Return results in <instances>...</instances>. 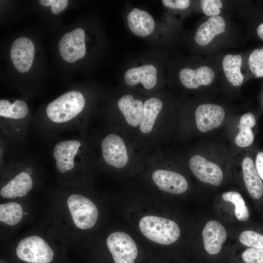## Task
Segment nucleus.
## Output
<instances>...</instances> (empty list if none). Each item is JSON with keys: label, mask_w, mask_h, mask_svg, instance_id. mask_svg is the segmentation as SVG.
Here are the masks:
<instances>
[{"label": "nucleus", "mask_w": 263, "mask_h": 263, "mask_svg": "<svg viewBox=\"0 0 263 263\" xmlns=\"http://www.w3.org/2000/svg\"><path fill=\"white\" fill-rule=\"evenodd\" d=\"M142 234L150 241L162 245H169L179 237L180 230L173 221L154 215L142 217L139 222Z\"/></svg>", "instance_id": "1"}, {"label": "nucleus", "mask_w": 263, "mask_h": 263, "mask_svg": "<svg viewBox=\"0 0 263 263\" xmlns=\"http://www.w3.org/2000/svg\"><path fill=\"white\" fill-rule=\"evenodd\" d=\"M82 94L77 91L67 92L50 103L46 109L47 117L52 122L63 123L78 115L85 106Z\"/></svg>", "instance_id": "2"}, {"label": "nucleus", "mask_w": 263, "mask_h": 263, "mask_svg": "<svg viewBox=\"0 0 263 263\" xmlns=\"http://www.w3.org/2000/svg\"><path fill=\"white\" fill-rule=\"evenodd\" d=\"M67 205L75 225L81 229L92 228L96 224L98 211L94 203L79 194H73L67 199Z\"/></svg>", "instance_id": "3"}, {"label": "nucleus", "mask_w": 263, "mask_h": 263, "mask_svg": "<svg viewBox=\"0 0 263 263\" xmlns=\"http://www.w3.org/2000/svg\"><path fill=\"white\" fill-rule=\"evenodd\" d=\"M17 257L29 263H50L54 258V252L41 237L32 236L22 239L16 248Z\"/></svg>", "instance_id": "4"}, {"label": "nucleus", "mask_w": 263, "mask_h": 263, "mask_svg": "<svg viewBox=\"0 0 263 263\" xmlns=\"http://www.w3.org/2000/svg\"><path fill=\"white\" fill-rule=\"evenodd\" d=\"M106 242L114 263H134L138 248L129 234L122 231L113 232L108 236Z\"/></svg>", "instance_id": "5"}, {"label": "nucleus", "mask_w": 263, "mask_h": 263, "mask_svg": "<svg viewBox=\"0 0 263 263\" xmlns=\"http://www.w3.org/2000/svg\"><path fill=\"white\" fill-rule=\"evenodd\" d=\"M101 151L104 161L109 165L117 169L127 166L129 154L124 139L116 133L107 134L102 139Z\"/></svg>", "instance_id": "6"}, {"label": "nucleus", "mask_w": 263, "mask_h": 263, "mask_svg": "<svg viewBox=\"0 0 263 263\" xmlns=\"http://www.w3.org/2000/svg\"><path fill=\"white\" fill-rule=\"evenodd\" d=\"M58 49L62 58L69 63L83 58L86 53L84 30L77 28L64 34L59 42Z\"/></svg>", "instance_id": "7"}, {"label": "nucleus", "mask_w": 263, "mask_h": 263, "mask_svg": "<svg viewBox=\"0 0 263 263\" xmlns=\"http://www.w3.org/2000/svg\"><path fill=\"white\" fill-rule=\"evenodd\" d=\"M189 168L200 181L218 186L223 179V173L218 165L200 155H194L189 159Z\"/></svg>", "instance_id": "8"}, {"label": "nucleus", "mask_w": 263, "mask_h": 263, "mask_svg": "<svg viewBox=\"0 0 263 263\" xmlns=\"http://www.w3.org/2000/svg\"><path fill=\"white\" fill-rule=\"evenodd\" d=\"M225 116V112L221 106L211 103L201 104L195 113L196 125L200 132H207L219 127Z\"/></svg>", "instance_id": "9"}, {"label": "nucleus", "mask_w": 263, "mask_h": 263, "mask_svg": "<svg viewBox=\"0 0 263 263\" xmlns=\"http://www.w3.org/2000/svg\"><path fill=\"white\" fill-rule=\"evenodd\" d=\"M35 54L33 42L26 37H20L13 43L10 57L15 68L20 72H28L32 66Z\"/></svg>", "instance_id": "10"}, {"label": "nucleus", "mask_w": 263, "mask_h": 263, "mask_svg": "<svg viewBox=\"0 0 263 263\" xmlns=\"http://www.w3.org/2000/svg\"><path fill=\"white\" fill-rule=\"evenodd\" d=\"M151 179L160 190L172 194L183 193L188 187L187 180L182 175L171 170H155L151 174Z\"/></svg>", "instance_id": "11"}, {"label": "nucleus", "mask_w": 263, "mask_h": 263, "mask_svg": "<svg viewBox=\"0 0 263 263\" xmlns=\"http://www.w3.org/2000/svg\"><path fill=\"white\" fill-rule=\"evenodd\" d=\"M80 142L77 140H66L57 143L53 150L57 170L64 173L75 166V158L77 153Z\"/></svg>", "instance_id": "12"}, {"label": "nucleus", "mask_w": 263, "mask_h": 263, "mask_svg": "<svg viewBox=\"0 0 263 263\" xmlns=\"http://www.w3.org/2000/svg\"><path fill=\"white\" fill-rule=\"evenodd\" d=\"M124 78L126 83L130 86L141 83L145 89L150 90L157 84V70L153 65H143L127 70Z\"/></svg>", "instance_id": "13"}, {"label": "nucleus", "mask_w": 263, "mask_h": 263, "mask_svg": "<svg viewBox=\"0 0 263 263\" xmlns=\"http://www.w3.org/2000/svg\"><path fill=\"white\" fill-rule=\"evenodd\" d=\"M202 236L205 249L211 255L220 252L227 237L225 229L216 221L207 223L203 228Z\"/></svg>", "instance_id": "14"}, {"label": "nucleus", "mask_w": 263, "mask_h": 263, "mask_svg": "<svg viewBox=\"0 0 263 263\" xmlns=\"http://www.w3.org/2000/svg\"><path fill=\"white\" fill-rule=\"evenodd\" d=\"M180 80L188 89H197L201 86L211 84L214 78V73L211 68L203 66L197 69H182L179 72Z\"/></svg>", "instance_id": "15"}, {"label": "nucleus", "mask_w": 263, "mask_h": 263, "mask_svg": "<svg viewBox=\"0 0 263 263\" xmlns=\"http://www.w3.org/2000/svg\"><path fill=\"white\" fill-rule=\"evenodd\" d=\"M128 25L135 35L145 37L152 33L154 21L147 12L137 8L133 9L127 15Z\"/></svg>", "instance_id": "16"}, {"label": "nucleus", "mask_w": 263, "mask_h": 263, "mask_svg": "<svg viewBox=\"0 0 263 263\" xmlns=\"http://www.w3.org/2000/svg\"><path fill=\"white\" fill-rule=\"evenodd\" d=\"M117 106L130 126L133 128L139 126L143 108V103L141 100L134 98L131 94H126L119 99Z\"/></svg>", "instance_id": "17"}, {"label": "nucleus", "mask_w": 263, "mask_h": 263, "mask_svg": "<svg viewBox=\"0 0 263 263\" xmlns=\"http://www.w3.org/2000/svg\"><path fill=\"white\" fill-rule=\"evenodd\" d=\"M225 23L220 16L211 17L198 28L195 36V41L198 45L205 46L209 43L214 37L225 33Z\"/></svg>", "instance_id": "18"}, {"label": "nucleus", "mask_w": 263, "mask_h": 263, "mask_svg": "<svg viewBox=\"0 0 263 263\" xmlns=\"http://www.w3.org/2000/svg\"><path fill=\"white\" fill-rule=\"evenodd\" d=\"M242 166L244 182L249 194L255 199L260 198L263 194V183L253 160L248 156L244 157Z\"/></svg>", "instance_id": "19"}, {"label": "nucleus", "mask_w": 263, "mask_h": 263, "mask_svg": "<svg viewBox=\"0 0 263 263\" xmlns=\"http://www.w3.org/2000/svg\"><path fill=\"white\" fill-rule=\"evenodd\" d=\"M162 100L157 97H151L143 103V113L138 129L143 134L152 131L155 123L163 108Z\"/></svg>", "instance_id": "20"}, {"label": "nucleus", "mask_w": 263, "mask_h": 263, "mask_svg": "<svg viewBox=\"0 0 263 263\" xmlns=\"http://www.w3.org/2000/svg\"><path fill=\"white\" fill-rule=\"evenodd\" d=\"M33 187L30 175L25 171L20 172L4 186L0 195L6 198H15L25 196Z\"/></svg>", "instance_id": "21"}, {"label": "nucleus", "mask_w": 263, "mask_h": 263, "mask_svg": "<svg viewBox=\"0 0 263 263\" xmlns=\"http://www.w3.org/2000/svg\"><path fill=\"white\" fill-rule=\"evenodd\" d=\"M242 57L240 55H227L223 58V68L227 80L233 86H239L244 81L241 71Z\"/></svg>", "instance_id": "22"}, {"label": "nucleus", "mask_w": 263, "mask_h": 263, "mask_svg": "<svg viewBox=\"0 0 263 263\" xmlns=\"http://www.w3.org/2000/svg\"><path fill=\"white\" fill-rule=\"evenodd\" d=\"M255 124L256 119L252 113H246L242 116L238 126L239 132L235 138V143L238 146L244 148L253 143L254 134L252 129Z\"/></svg>", "instance_id": "23"}, {"label": "nucleus", "mask_w": 263, "mask_h": 263, "mask_svg": "<svg viewBox=\"0 0 263 263\" xmlns=\"http://www.w3.org/2000/svg\"><path fill=\"white\" fill-rule=\"evenodd\" d=\"M28 113L27 104L21 100H16L11 103L6 99L0 100V116L13 119L25 117Z\"/></svg>", "instance_id": "24"}, {"label": "nucleus", "mask_w": 263, "mask_h": 263, "mask_svg": "<svg viewBox=\"0 0 263 263\" xmlns=\"http://www.w3.org/2000/svg\"><path fill=\"white\" fill-rule=\"evenodd\" d=\"M23 210L20 204L11 202L0 205V221L9 225L18 224L22 219Z\"/></svg>", "instance_id": "25"}, {"label": "nucleus", "mask_w": 263, "mask_h": 263, "mask_svg": "<svg viewBox=\"0 0 263 263\" xmlns=\"http://www.w3.org/2000/svg\"><path fill=\"white\" fill-rule=\"evenodd\" d=\"M222 197L224 201L234 205L235 214L239 221H245L248 219L249 210L240 193L235 191L225 192L222 194Z\"/></svg>", "instance_id": "26"}, {"label": "nucleus", "mask_w": 263, "mask_h": 263, "mask_svg": "<svg viewBox=\"0 0 263 263\" xmlns=\"http://www.w3.org/2000/svg\"><path fill=\"white\" fill-rule=\"evenodd\" d=\"M248 64L256 77L263 76V47L255 49L250 55Z\"/></svg>", "instance_id": "27"}, {"label": "nucleus", "mask_w": 263, "mask_h": 263, "mask_svg": "<svg viewBox=\"0 0 263 263\" xmlns=\"http://www.w3.org/2000/svg\"><path fill=\"white\" fill-rule=\"evenodd\" d=\"M240 242L250 248L263 249V235L252 230H245L241 233Z\"/></svg>", "instance_id": "28"}, {"label": "nucleus", "mask_w": 263, "mask_h": 263, "mask_svg": "<svg viewBox=\"0 0 263 263\" xmlns=\"http://www.w3.org/2000/svg\"><path fill=\"white\" fill-rule=\"evenodd\" d=\"M200 4L204 14L211 17L218 16L223 5L220 0H202L200 1Z\"/></svg>", "instance_id": "29"}, {"label": "nucleus", "mask_w": 263, "mask_h": 263, "mask_svg": "<svg viewBox=\"0 0 263 263\" xmlns=\"http://www.w3.org/2000/svg\"><path fill=\"white\" fill-rule=\"evenodd\" d=\"M242 258L245 263H263V249L248 248L243 252Z\"/></svg>", "instance_id": "30"}, {"label": "nucleus", "mask_w": 263, "mask_h": 263, "mask_svg": "<svg viewBox=\"0 0 263 263\" xmlns=\"http://www.w3.org/2000/svg\"><path fill=\"white\" fill-rule=\"evenodd\" d=\"M39 2L44 6H51V11L55 15L64 10L68 4L67 0H40Z\"/></svg>", "instance_id": "31"}, {"label": "nucleus", "mask_w": 263, "mask_h": 263, "mask_svg": "<svg viewBox=\"0 0 263 263\" xmlns=\"http://www.w3.org/2000/svg\"><path fill=\"white\" fill-rule=\"evenodd\" d=\"M162 2L167 7L178 9H186L190 4L189 0H163Z\"/></svg>", "instance_id": "32"}, {"label": "nucleus", "mask_w": 263, "mask_h": 263, "mask_svg": "<svg viewBox=\"0 0 263 263\" xmlns=\"http://www.w3.org/2000/svg\"><path fill=\"white\" fill-rule=\"evenodd\" d=\"M255 166L259 176L263 181V152H259L257 154Z\"/></svg>", "instance_id": "33"}, {"label": "nucleus", "mask_w": 263, "mask_h": 263, "mask_svg": "<svg viewBox=\"0 0 263 263\" xmlns=\"http://www.w3.org/2000/svg\"><path fill=\"white\" fill-rule=\"evenodd\" d=\"M257 32L260 38L263 40V23L259 25L257 29Z\"/></svg>", "instance_id": "34"}, {"label": "nucleus", "mask_w": 263, "mask_h": 263, "mask_svg": "<svg viewBox=\"0 0 263 263\" xmlns=\"http://www.w3.org/2000/svg\"><path fill=\"white\" fill-rule=\"evenodd\" d=\"M25 172H26L27 173H28V174H29V175H30V174H31L32 173V169H26Z\"/></svg>", "instance_id": "35"}]
</instances>
